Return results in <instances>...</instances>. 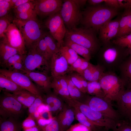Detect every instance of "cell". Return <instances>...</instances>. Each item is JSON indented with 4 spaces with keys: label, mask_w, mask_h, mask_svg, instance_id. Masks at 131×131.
Wrapping results in <instances>:
<instances>
[{
    "label": "cell",
    "mask_w": 131,
    "mask_h": 131,
    "mask_svg": "<svg viewBox=\"0 0 131 131\" xmlns=\"http://www.w3.org/2000/svg\"><path fill=\"white\" fill-rule=\"evenodd\" d=\"M118 9L106 5L92 6L82 12L80 23L85 27L91 29L96 32L105 23L118 14Z\"/></svg>",
    "instance_id": "6da1fadb"
},
{
    "label": "cell",
    "mask_w": 131,
    "mask_h": 131,
    "mask_svg": "<svg viewBox=\"0 0 131 131\" xmlns=\"http://www.w3.org/2000/svg\"><path fill=\"white\" fill-rule=\"evenodd\" d=\"M98 51L99 64L105 69L118 68L129 54L128 49L115 44L112 42L103 44Z\"/></svg>",
    "instance_id": "7a4b0ae2"
},
{
    "label": "cell",
    "mask_w": 131,
    "mask_h": 131,
    "mask_svg": "<svg viewBox=\"0 0 131 131\" xmlns=\"http://www.w3.org/2000/svg\"><path fill=\"white\" fill-rule=\"evenodd\" d=\"M96 33L93 29L84 27L66 28L65 38L88 49L93 55L98 52L101 48Z\"/></svg>",
    "instance_id": "3957f363"
},
{
    "label": "cell",
    "mask_w": 131,
    "mask_h": 131,
    "mask_svg": "<svg viewBox=\"0 0 131 131\" xmlns=\"http://www.w3.org/2000/svg\"><path fill=\"white\" fill-rule=\"evenodd\" d=\"M99 81L105 97L111 101H116L126 90L122 79L111 71L104 72Z\"/></svg>",
    "instance_id": "277c9868"
},
{
    "label": "cell",
    "mask_w": 131,
    "mask_h": 131,
    "mask_svg": "<svg viewBox=\"0 0 131 131\" xmlns=\"http://www.w3.org/2000/svg\"><path fill=\"white\" fill-rule=\"evenodd\" d=\"M12 23L18 28L28 49L36 44L42 37L44 32L37 19L23 20L15 18Z\"/></svg>",
    "instance_id": "5b68a950"
},
{
    "label": "cell",
    "mask_w": 131,
    "mask_h": 131,
    "mask_svg": "<svg viewBox=\"0 0 131 131\" xmlns=\"http://www.w3.org/2000/svg\"><path fill=\"white\" fill-rule=\"evenodd\" d=\"M65 101L69 106L77 109L97 126L112 130L116 125L117 122L92 110L84 103L72 99Z\"/></svg>",
    "instance_id": "8992f818"
},
{
    "label": "cell",
    "mask_w": 131,
    "mask_h": 131,
    "mask_svg": "<svg viewBox=\"0 0 131 131\" xmlns=\"http://www.w3.org/2000/svg\"><path fill=\"white\" fill-rule=\"evenodd\" d=\"M24 108L12 93L4 92L3 96L0 97V118L18 120L23 114Z\"/></svg>",
    "instance_id": "52a82bcc"
},
{
    "label": "cell",
    "mask_w": 131,
    "mask_h": 131,
    "mask_svg": "<svg viewBox=\"0 0 131 131\" xmlns=\"http://www.w3.org/2000/svg\"><path fill=\"white\" fill-rule=\"evenodd\" d=\"M28 49L23 61V73L34 72L47 74L50 69L49 61L39 53L34 46Z\"/></svg>",
    "instance_id": "ba28073f"
},
{
    "label": "cell",
    "mask_w": 131,
    "mask_h": 131,
    "mask_svg": "<svg viewBox=\"0 0 131 131\" xmlns=\"http://www.w3.org/2000/svg\"><path fill=\"white\" fill-rule=\"evenodd\" d=\"M63 1L60 13L65 26L68 29L76 27L80 23L82 18L81 7L74 0Z\"/></svg>",
    "instance_id": "9c48e42d"
},
{
    "label": "cell",
    "mask_w": 131,
    "mask_h": 131,
    "mask_svg": "<svg viewBox=\"0 0 131 131\" xmlns=\"http://www.w3.org/2000/svg\"><path fill=\"white\" fill-rule=\"evenodd\" d=\"M84 103L92 110L117 122L120 120L121 117L117 110L113 108L111 101L105 97L96 96L88 97Z\"/></svg>",
    "instance_id": "30bf717a"
},
{
    "label": "cell",
    "mask_w": 131,
    "mask_h": 131,
    "mask_svg": "<svg viewBox=\"0 0 131 131\" xmlns=\"http://www.w3.org/2000/svg\"><path fill=\"white\" fill-rule=\"evenodd\" d=\"M45 26L57 41L59 48L63 45L66 28L61 16L60 11L49 17L45 21Z\"/></svg>",
    "instance_id": "8fae6325"
},
{
    "label": "cell",
    "mask_w": 131,
    "mask_h": 131,
    "mask_svg": "<svg viewBox=\"0 0 131 131\" xmlns=\"http://www.w3.org/2000/svg\"><path fill=\"white\" fill-rule=\"evenodd\" d=\"M4 34V38L0 41L16 49L19 54H26L27 51L24 39L20 31L15 24L11 23L5 31Z\"/></svg>",
    "instance_id": "7c38bea8"
},
{
    "label": "cell",
    "mask_w": 131,
    "mask_h": 131,
    "mask_svg": "<svg viewBox=\"0 0 131 131\" xmlns=\"http://www.w3.org/2000/svg\"><path fill=\"white\" fill-rule=\"evenodd\" d=\"M0 73L11 79L23 89L37 96L41 95V91L25 73L5 68L0 69Z\"/></svg>",
    "instance_id": "4fadbf2b"
},
{
    "label": "cell",
    "mask_w": 131,
    "mask_h": 131,
    "mask_svg": "<svg viewBox=\"0 0 131 131\" xmlns=\"http://www.w3.org/2000/svg\"><path fill=\"white\" fill-rule=\"evenodd\" d=\"M35 9L37 15L49 17L60 11L63 4L61 0H34Z\"/></svg>",
    "instance_id": "5bb4252c"
},
{
    "label": "cell",
    "mask_w": 131,
    "mask_h": 131,
    "mask_svg": "<svg viewBox=\"0 0 131 131\" xmlns=\"http://www.w3.org/2000/svg\"><path fill=\"white\" fill-rule=\"evenodd\" d=\"M50 60V69L52 79L64 76L68 73L70 65L59 51L53 54Z\"/></svg>",
    "instance_id": "9a60e30c"
},
{
    "label": "cell",
    "mask_w": 131,
    "mask_h": 131,
    "mask_svg": "<svg viewBox=\"0 0 131 131\" xmlns=\"http://www.w3.org/2000/svg\"><path fill=\"white\" fill-rule=\"evenodd\" d=\"M120 18L109 21L99 28V39L103 44L110 42L113 38L116 37L118 32Z\"/></svg>",
    "instance_id": "2e32d148"
},
{
    "label": "cell",
    "mask_w": 131,
    "mask_h": 131,
    "mask_svg": "<svg viewBox=\"0 0 131 131\" xmlns=\"http://www.w3.org/2000/svg\"><path fill=\"white\" fill-rule=\"evenodd\" d=\"M117 102V111L121 117L131 121V89L125 90Z\"/></svg>",
    "instance_id": "e0dca14e"
},
{
    "label": "cell",
    "mask_w": 131,
    "mask_h": 131,
    "mask_svg": "<svg viewBox=\"0 0 131 131\" xmlns=\"http://www.w3.org/2000/svg\"><path fill=\"white\" fill-rule=\"evenodd\" d=\"M36 84L41 91L48 93L51 87V77L47 74L39 72H31L25 73Z\"/></svg>",
    "instance_id": "ac0fdd59"
},
{
    "label": "cell",
    "mask_w": 131,
    "mask_h": 131,
    "mask_svg": "<svg viewBox=\"0 0 131 131\" xmlns=\"http://www.w3.org/2000/svg\"><path fill=\"white\" fill-rule=\"evenodd\" d=\"M65 106L62 108L57 119L60 131H65L71 125L75 118L73 108Z\"/></svg>",
    "instance_id": "d6986e66"
},
{
    "label": "cell",
    "mask_w": 131,
    "mask_h": 131,
    "mask_svg": "<svg viewBox=\"0 0 131 131\" xmlns=\"http://www.w3.org/2000/svg\"><path fill=\"white\" fill-rule=\"evenodd\" d=\"M51 87L53 89L54 93L57 95H59L63 98H72L69 94L68 84L64 76L52 79Z\"/></svg>",
    "instance_id": "ffe728a7"
},
{
    "label": "cell",
    "mask_w": 131,
    "mask_h": 131,
    "mask_svg": "<svg viewBox=\"0 0 131 131\" xmlns=\"http://www.w3.org/2000/svg\"><path fill=\"white\" fill-rule=\"evenodd\" d=\"M131 34V8L126 9L120 18L116 37Z\"/></svg>",
    "instance_id": "44dd1931"
},
{
    "label": "cell",
    "mask_w": 131,
    "mask_h": 131,
    "mask_svg": "<svg viewBox=\"0 0 131 131\" xmlns=\"http://www.w3.org/2000/svg\"><path fill=\"white\" fill-rule=\"evenodd\" d=\"M105 70L99 64L95 65L90 63L81 75L87 81H99Z\"/></svg>",
    "instance_id": "7402d4cb"
},
{
    "label": "cell",
    "mask_w": 131,
    "mask_h": 131,
    "mask_svg": "<svg viewBox=\"0 0 131 131\" xmlns=\"http://www.w3.org/2000/svg\"><path fill=\"white\" fill-rule=\"evenodd\" d=\"M43 97L44 103L46 106L47 110L51 114H53L61 108L62 103L61 100L54 93H47Z\"/></svg>",
    "instance_id": "603a6c76"
},
{
    "label": "cell",
    "mask_w": 131,
    "mask_h": 131,
    "mask_svg": "<svg viewBox=\"0 0 131 131\" xmlns=\"http://www.w3.org/2000/svg\"><path fill=\"white\" fill-rule=\"evenodd\" d=\"M121 77L127 89H131V56L125 59L118 67Z\"/></svg>",
    "instance_id": "cb8c5ba5"
},
{
    "label": "cell",
    "mask_w": 131,
    "mask_h": 131,
    "mask_svg": "<svg viewBox=\"0 0 131 131\" xmlns=\"http://www.w3.org/2000/svg\"><path fill=\"white\" fill-rule=\"evenodd\" d=\"M12 94L25 108H28L38 96L24 89Z\"/></svg>",
    "instance_id": "d4e9b609"
},
{
    "label": "cell",
    "mask_w": 131,
    "mask_h": 131,
    "mask_svg": "<svg viewBox=\"0 0 131 131\" xmlns=\"http://www.w3.org/2000/svg\"><path fill=\"white\" fill-rule=\"evenodd\" d=\"M63 45L71 48L78 54L88 61H89L91 58L92 55L89 50L68 39L65 38Z\"/></svg>",
    "instance_id": "484cf974"
},
{
    "label": "cell",
    "mask_w": 131,
    "mask_h": 131,
    "mask_svg": "<svg viewBox=\"0 0 131 131\" xmlns=\"http://www.w3.org/2000/svg\"><path fill=\"white\" fill-rule=\"evenodd\" d=\"M0 131H23L22 123L13 118H0Z\"/></svg>",
    "instance_id": "4316f807"
},
{
    "label": "cell",
    "mask_w": 131,
    "mask_h": 131,
    "mask_svg": "<svg viewBox=\"0 0 131 131\" xmlns=\"http://www.w3.org/2000/svg\"><path fill=\"white\" fill-rule=\"evenodd\" d=\"M11 79L0 73V90L12 93L23 90Z\"/></svg>",
    "instance_id": "83f0119b"
},
{
    "label": "cell",
    "mask_w": 131,
    "mask_h": 131,
    "mask_svg": "<svg viewBox=\"0 0 131 131\" xmlns=\"http://www.w3.org/2000/svg\"><path fill=\"white\" fill-rule=\"evenodd\" d=\"M17 54L18 52L16 49L0 41V63L1 65H3L11 57Z\"/></svg>",
    "instance_id": "f1b7e54d"
},
{
    "label": "cell",
    "mask_w": 131,
    "mask_h": 131,
    "mask_svg": "<svg viewBox=\"0 0 131 131\" xmlns=\"http://www.w3.org/2000/svg\"><path fill=\"white\" fill-rule=\"evenodd\" d=\"M73 108L75 118L79 123L90 128L93 131H99L104 128L96 125L77 109Z\"/></svg>",
    "instance_id": "f546056e"
},
{
    "label": "cell",
    "mask_w": 131,
    "mask_h": 131,
    "mask_svg": "<svg viewBox=\"0 0 131 131\" xmlns=\"http://www.w3.org/2000/svg\"><path fill=\"white\" fill-rule=\"evenodd\" d=\"M43 37L47 45L50 59L53 54L59 51L57 43L49 32H44Z\"/></svg>",
    "instance_id": "4dcf8cb0"
},
{
    "label": "cell",
    "mask_w": 131,
    "mask_h": 131,
    "mask_svg": "<svg viewBox=\"0 0 131 131\" xmlns=\"http://www.w3.org/2000/svg\"><path fill=\"white\" fill-rule=\"evenodd\" d=\"M59 49L70 65L72 64L80 57L74 50L67 46L63 45L59 48Z\"/></svg>",
    "instance_id": "1f68e13d"
},
{
    "label": "cell",
    "mask_w": 131,
    "mask_h": 131,
    "mask_svg": "<svg viewBox=\"0 0 131 131\" xmlns=\"http://www.w3.org/2000/svg\"><path fill=\"white\" fill-rule=\"evenodd\" d=\"M87 89V93L90 95L105 97L104 92L99 81H88Z\"/></svg>",
    "instance_id": "d6a6232c"
},
{
    "label": "cell",
    "mask_w": 131,
    "mask_h": 131,
    "mask_svg": "<svg viewBox=\"0 0 131 131\" xmlns=\"http://www.w3.org/2000/svg\"><path fill=\"white\" fill-rule=\"evenodd\" d=\"M33 46L39 53L48 61L50 60L47 45L43 36Z\"/></svg>",
    "instance_id": "836d02e7"
},
{
    "label": "cell",
    "mask_w": 131,
    "mask_h": 131,
    "mask_svg": "<svg viewBox=\"0 0 131 131\" xmlns=\"http://www.w3.org/2000/svg\"><path fill=\"white\" fill-rule=\"evenodd\" d=\"M112 42L123 47L131 48V34L116 37L113 40Z\"/></svg>",
    "instance_id": "e575fe53"
},
{
    "label": "cell",
    "mask_w": 131,
    "mask_h": 131,
    "mask_svg": "<svg viewBox=\"0 0 131 131\" xmlns=\"http://www.w3.org/2000/svg\"><path fill=\"white\" fill-rule=\"evenodd\" d=\"M34 0H31L13 9L14 14L25 12L35 10Z\"/></svg>",
    "instance_id": "d590c367"
},
{
    "label": "cell",
    "mask_w": 131,
    "mask_h": 131,
    "mask_svg": "<svg viewBox=\"0 0 131 131\" xmlns=\"http://www.w3.org/2000/svg\"><path fill=\"white\" fill-rule=\"evenodd\" d=\"M12 19L8 15L0 18V39L4 38L5 32L11 23Z\"/></svg>",
    "instance_id": "8d00e7d4"
},
{
    "label": "cell",
    "mask_w": 131,
    "mask_h": 131,
    "mask_svg": "<svg viewBox=\"0 0 131 131\" xmlns=\"http://www.w3.org/2000/svg\"><path fill=\"white\" fill-rule=\"evenodd\" d=\"M26 54L21 55L17 54L15 55L10 57L2 66L10 70L15 63L17 62H23Z\"/></svg>",
    "instance_id": "74e56055"
},
{
    "label": "cell",
    "mask_w": 131,
    "mask_h": 131,
    "mask_svg": "<svg viewBox=\"0 0 131 131\" xmlns=\"http://www.w3.org/2000/svg\"><path fill=\"white\" fill-rule=\"evenodd\" d=\"M14 14L15 16V18L21 20H28L37 19V15L35 10L25 12Z\"/></svg>",
    "instance_id": "f35d334b"
},
{
    "label": "cell",
    "mask_w": 131,
    "mask_h": 131,
    "mask_svg": "<svg viewBox=\"0 0 131 131\" xmlns=\"http://www.w3.org/2000/svg\"><path fill=\"white\" fill-rule=\"evenodd\" d=\"M68 75L78 88L82 93L85 94L87 93L82 85L79 74L76 72H73L69 73Z\"/></svg>",
    "instance_id": "ab89813d"
},
{
    "label": "cell",
    "mask_w": 131,
    "mask_h": 131,
    "mask_svg": "<svg viewBox=\"0 0 131 131\" xmlns=\"http://www.w3.org/2000/svg\"><path fill=\"white\" fill-rule=\"evenodd\" d=\"M68 89L70 95L72 99L78 100L84 97L85 93L82 92L76 86H72L68 84Z\"/></svg>",
    "instance_id": "60d3db41"
},
{
    "label": "cell",
    "mask_w": 131,
    "mask_h": 131,
    "mask_svg": "<svg viewBox=\"0 0 131 131\" xmlns=\"http://www.w3.org/2000/svg\"><path fill=\"white\" fill-rule=\"evenodd\" d=\"M43 104V97L41 95L38 96L32 104L28 108L29 115L33 116L39 107Z\"/></svg>",
    "instance_id": "b9f144b4"
},
{
    "label": "cell",
    "mask_w": 131,
    "mask_h": 131,
    "mask_svg": "<svg viewBox=\"0 0 131 131\" xmlns=\"http://www.w3.org/2000/svg\"><path fill=\"white\" fill-rule=\"evenodd\" d=\"M13 7L9 2L5 0H0V18L8 15Z\"/></svg>",
    "instance_id": "7bdbcfd3"
},
{
    "label": "cell",
    "mask_w": 131,
    "mask_h": 131,
    "mask_svg": "<svg viewBox=\"0 0 131 131\" xmlns=\"http://www.w3.org/2000/svg\"><path fill=\"white\" fill-rule=\"evenodd\" d=\"M38 125L36 120L34 116L28 115L22 123V130Z\"/></svg>",
    "instance_id": "ee69618b"
},
{
    "label": "cell",
    "mask_w": 131,
    "mask_h": 131,
    "mask_svg": "<svg viewBox=\"0 0 131 131\" xmlns=\"http://www.w3.org/2000/svg\"><path fill=\"white\" fill-rule=\"evenodd\" d=\"M120 120L117 122L112 131H131V125L129 122Z\"/></svg>",
    "instance_id": "f6af8a7d"
},
{
    "label": "cell",
    "mask_w": 131,
    "mask_h": 131,
    "mask_svg": "<svg viewBox=\"0 0 131 131\" xmlns=\"http://www.w3.org/2000/svg\"><path fill=\"white\" fill-rule=\"evenodd\" d=\"M40 129L41 131H60L58 121L55 117L50 123Z\"/></svg>",
    "instance_id": "bcb514c9"
},
{
    "label": "cell",
    "mask_w": 131,
    "mask_h": 131,
    "mask_svg": "<svg viewBox=\"0 0 131 131\" xmlns=\"http://www.w3.org/2000/svg\"><path fill=\"white\" fill-rule=\"evenodd\" d=\"M65 131H93L90 128L79 123L71 125Z\"/></svg>",
    "instance_id": "7dc6e473"
},
{
    "label": "cell",
    "mask_w": 131,
    "mask_h": 131,
    "mask_svg": "<svg viewBox=\"0 0 131 131\" xmlns=\"http://www.w3.org/2000/svg\"><path fill=\"white\" fill-rule=\"evenodd\" d=\"M84 59L83 58L80 57L72 64L70 65L68 73L75 72L80 66Z\"/></svg>",
    "instance_id": "c3c4849f"
},
{
    "label": "cell",
    "mask_w": 131,
    "mask_h": 131,
    "mask_svg": "<svg viewBox=\"0 0 131 131\" xmlns=\"http://www.w3.org/2000/svg\"><path fill=\"white\" fill-rule=\"evenodd\" d=\"M106 5L118 9L120 8L118 0H104Z\"/></svg>",
    "instance_id": "681fc988"
},
{
    "label": "cell",
    "mask_w": 131,
    "mask_h": 131,
    "mask_svg": "<svg viewBox=\"0 0 131 131\" xmlns=\"http://www.w3.org/2000/svg\"><path fill=\"white\" fill-rule=\"evenodd\" d=\"M90 63L89 61L84 59L80 66L76 71V72L81 74L90 65Z\"/></svg>",
    "instance_id": "f907efd6"
},
{
    "label": "cell",
    "mask_w": 131,
    "mask_h": 131,
    "mask_svg": "<svg viewBox=\"0 0 131 131\" xmlns=\"http://www.w3.org/2000/svg\"><path fill=\"white\" fill-rule=\"evenodd\" d=\"M11 70L20 71L24 72L23 62H19L15 63L12 66L10 69Z\"/></svg>",
    "instance_id": "816d5d0a"
},
{
    "label": "cell",
    "mask_w": 131,
    "mask_h": 131,
    "mask_svg": "<svg viewBox=\"0 0 131 131\" xmlns=\"http://www.w3.org/2000/svg\"><path fill=\"white\" fill-rule=\"evenodd\" d=\"M120 8H131V0H118Z\"/></svg>",
    "instance_id": "f5cc1de1"
},
{
    "label": "cell",
    "mask_w": 131,
    "mask_h": 131,
    "mask_svg": "<svg viewBox=\"0 0 131 131\" xmlns=\"http://www.w3.org/2000/svg\"><path fill=\"white\" fill-rule=\"evenodd\" d=\"M104 0H89L87 1L88 3L92 6H95L100 5L104 2Z\"/></svg>",
    "instance_id": "db71d44e"
},
{
    "label": "cell",
    "mask_w": 131,
    "mask_h": 131,
    "mask_svg": "<svg viewBox=\"0 0 131 131\" xmlns=\"http://www.w3.org/2000/svg\"><path fill=\"white\" fill-rule=\"evenodd\" d=\"M30 0H17L13 8H15L18 6L23 4L30 1Z\"/></svg>",
    "instance_id": "11a10c76"
},
{
    "label": "cell",
    "mask_w": 131,
    "mask_h": 131,
    "mask_svg": "<svg viewBox=\"0 0 131 131\" xmlns=\"http://www.w3.org/2000/svg\"><path fill=\"white\" fill-rule=\"evenodd\" d=\"M75 3L81 8L84 5L86 2V0H74Z\"/></svg>",
    "instance_id": "9f6ffc18"
},
{
    "label": "cell",
    "mask_w": 131,
    "mask_h": 131,
    "mask_svg": "<svg viewBox=\"0 0 131 131\" xmlns=\"http://www.w3.org/2000/svg\"><path fill=\"white\" fill-rule=\"evenodd\" d=\"M23 131H41L40 128L38 126L22 130Z\"/></svg>",
    "instance_id": "6f0895ef"
},
{
    "label": "cell",
    "mask_w": 131,
    "mask_h": 131,
    "mask_svg": "<svg viewBox=\"0 0 131 131\" xmlns=\"http://www.w3.org/2000/svg\"><path fill=\"white\" fill-rule=\"evenodd\" d=\"M109 130L105 128H103L99 131H109Z\"/></svg>",
    "instance_id": "680465c9"
},
{
    "label": "cell",
    "mask_w": 131,
    "mask_h": 131,
    "mask_svg": "<svg viewBox=\"0 0 131 131\" xmlns=\"http://www.w3.org/2000/svg\"><path fill=\"white\" fill-rule=\"evenodd\" d=\"M129 54L130 55V56H131V48H128Z\"/></svg>",
    "instance_id": "91938a15"
},
{
    "label": "cell",
    "mask_w": 131,
    "mask_h": 131,
    "mask_svg": "<svg viewBox=\"0 0 131 131\" xmlns=\"http://www.w3.org/2000/svg\"><path fill=\"white\" fill-rule=\"evenodd\" d=\"M129 123L131 125V121L129 122Z\"/></svg>",
    "instance_id": "94428289"
}]
</instances>
